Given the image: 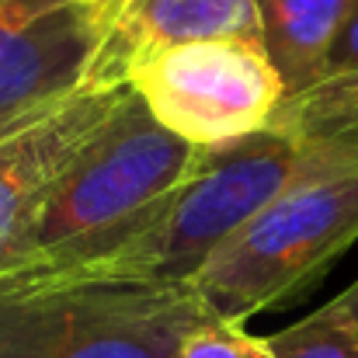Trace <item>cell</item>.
Masks as SVG:
<instances>
[{
  "mask_svg": "<svg viewBox=\"0 0 358 358\" xmlns=\"http://www.w3.org/2000/svg\"><path fill=\"white\" fill-rule=\"evenodd\" d=\"M261 45L285 84V98L306 91L324 70L358 0H254Z\"/></svg>",
  "mask_w": 358,
  "mask_h": 358,
  "instance_id": "cell-10",
  "label": "cell"
},
{
  "mask_svg": "<svg viewBox=\"0 0 358 358\" xmlns=\"http://www.w3.org/2000/svg\"><path fill=\"white\" fill-rule=\"evenodd\" d=\"M324 164L348 160L303 146L282 129L206 150L199 171L181 185L164 216L122 254L87 271L188 285L206 261L230 237H237L268 202Z\"/></svg>",
  "mask_w": 358,
  "mask_h": 358,
  "instance_id": "cell-4",
  "label": "cell"
},
{
  "mask_svg": "<svg viewBox=\"0 0 358 358\" xmlns=\"http://www.w3.org/2000/svg\"><path fill=\"white\" fill-rule=\"evenodd\" d=\"M132 94L129 84H84L0 125V271L70 160Z\"/></svg>",
  "mask_w": 358,
  "mask_h": 358,
  "instance_id": "cell-6",
  "label": "cell"
},
{
  "mask_svg": "<svg viewBox=\"0 0 358 358\" xmlns=\"http://www.w3.org/2000/svg\"><path fill=\"white\" fill-rule=\"evenodd\" d=\"M331 303H334L341 313H348V317H352V320L358 324V282H352V285H348L341 296H334Z\"/></svg>",
  "mask_w": 358,
  "mask_h": 358,
  "instance_id": "cell-13",
  "label": "cell"
},
{
  "mask_svg": "<svg viewBox=\"0 0 358 358\" xmlns=\"http://www.w3.org/2000/svg\"><path fill=\"white\" fill-rule=\"evenodd\" d=\"M98 52L87 84L115 87L146 56L202 38L261 42L254 0H94Z\"/></svg>",
  "mask_w": 358,
  "mask_h": 358,
  "instance_id": "cell-8",
  "label": "cell"
},
{
  "mask_svg": "<svg viewBox=\"0 0 358 358\" xmlns=\"http://www.w3.org/2000/svg\"><path fill=\"white\" fill-rule=\"evenodd\" d=\"M278 358H358V324L334 303L268 334Z\"/></svg>",
  "mask_w": 358,
  "mask_h": 358,
  "instance_id": "cell-11",
  "label": "cell"
},
{
  "mask_svg": "<svg viewBox=\"0 0 358 358\" xmlns=\"http://www.w3.org/2000/svg\"><path fill=\"white\" fill-rule=\"evenodd\" d=\"M202 157L132 91L70 160L0 275H63L112 261L164 216Z\"/></svg>",
  "mask_w": 358,
  "mask_h": 358,
  "instance_id": "cell-1",
  "label": "cell"
},
{
  "mask_svg": "<svg viewBox=\"0 0 358 358\" xmlns=\"http://www.w3.org/2000/svg\"><path fill=\"white\" fill-rule=\"evenodd\" d=\"M174 358H278L271 338H257L247 324L209 317L178 348Z\"/></svg>",
  "mask_w": 358,
  "mask_h": 358,
  "instance_id": "cell-12",
  "label": "cell"
},
{
  "mask_svg": "<svg viewBox=\"0 0 358 358\" xmlns=\"http://www.w3.org/2000/svg\"><path fill=\"white\" fill-rule=\"evenodd\" d=\"M303 146L358 164V10L338 35L317 80L285 98L275 125Z\"/></svg>",
  "mask_w": 358,
  "mask_h": 358,
  "instance_id": "cell-9",
  "label": "cell"
},
{
  "mask_svg": "<svg viewBox=\"0 0 358 358\" xmlns=\"http://www.w3.org/2000/svg\"><path fill=\"white\" fill-rule=\"evenodd\" d=\"M129 87L150 115L199 150L268 132L285 84L261 42L202 38L160 49L132 66Z\"/></svg>",
  "mask_w": 358,
  "mask_h": 358,
  "instance_id": "cell-5",
  "label": "cell"
},
{
  "mask_svg": "<svg viewBox=\"0 0 358 358\" xmlns=\"http://www.w3.org/2000/svg\"><path fill=\"white\" fill-rule=\"evenodd\" d=\"M94 0H0V125L87 84Z\"/></svg>",
  "mask_w": 358,
  "mask_h": 358,
  "instance_id": "cell-7",
  "label": "cell"
},
{
  "mask_svg": "<svg viewBox=\"0 0 358 358\" xmlns=\"http://www.w3.org/2000/svg\"><path fill=\"white\" fill-rule=\"evenodd\" d=\"M192 285L108 271L0 275V358H174L209 320Z\"/></svg>",
  "mask_w": 358,
  "mask_h": 358,
  "instance_id": "cell-2",
  "label": "cell"
},
{
  "mask_svg": "<svg viewBox=\"0 0 358 358\" xmlns=\"http://www.w3.org/2000/svg\"><path fill=\"white\" fill-rule=\"evenodd\" d=\"M358 240V164H324L268 202L188 282L213 317L247 324L289 306Z\"/></svg>",
  "mask_w": 358,
  "mask_h": 358,
  "instance_id": "cell-3",
  "label": "cell"
}]
</instances>
